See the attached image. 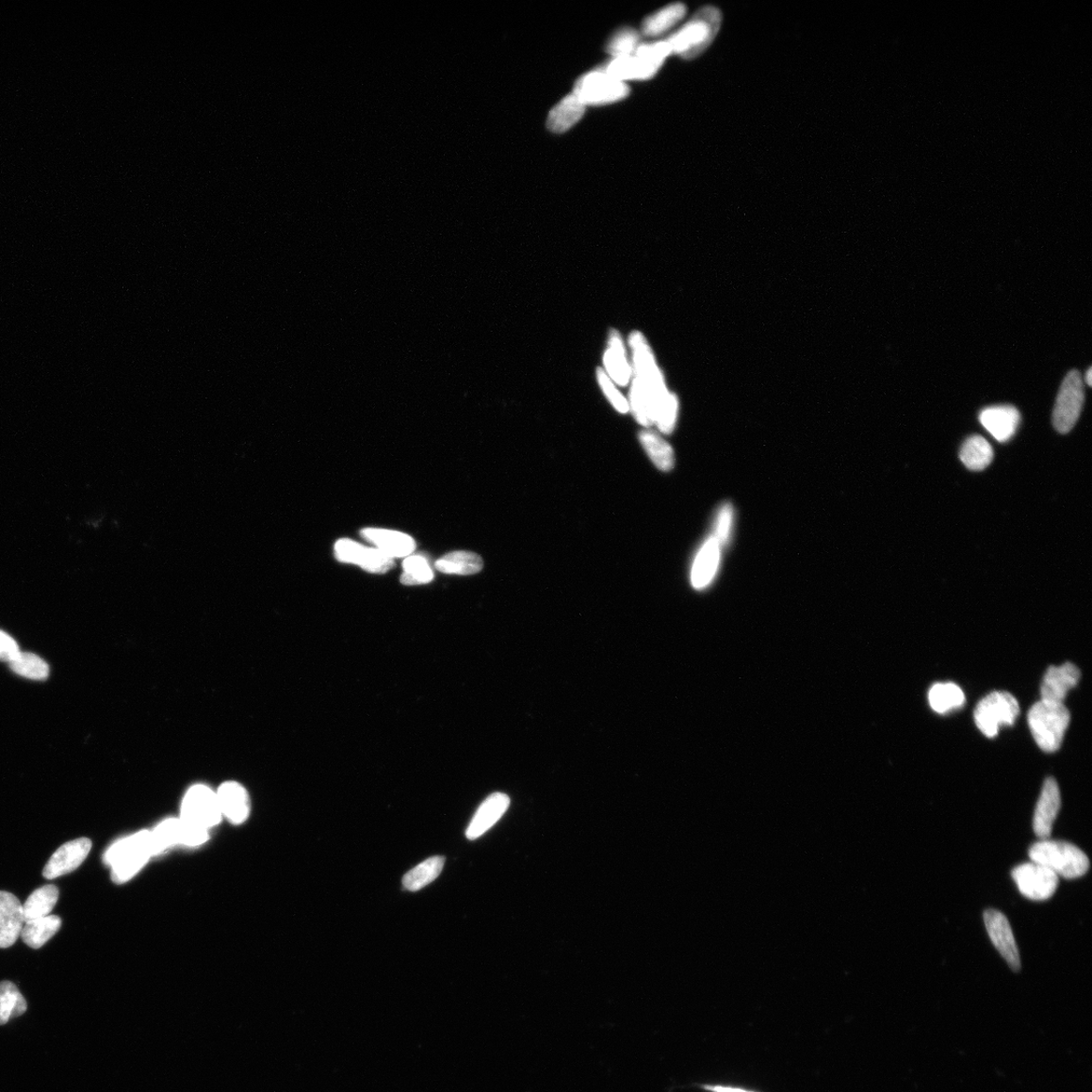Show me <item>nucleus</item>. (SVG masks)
I'll return each instance as SVG.
<instances>
[{"mask_svg":"<svg viewBox=\"0 0 1092 1092\" xmlns=\"http://www.w3.org/2000/svg\"><path fill=\"white\" fill-rule=\"evenodd\" d=\"M960 459L971 471H984L993 460V449L986 439L974 435L964 442Z\"/></svg>","mask_w":1092,"mask_h":1092,"instance_id":"nucleus-27","label":"nucleus"},{"mask_svg":"<svg viewBox=\"0 0 1092 1092\" xmlns=\"http://www.w3.org/2000/svg\"><path fill=\"white\" fill-rule=\"evenodd\" d=\"M586 106L572 93L565 96L554 108L550 110L546 121L547 129L556 134L569 131L583 118Z\"/></svg>","mask_w":1092,"mask_h":1092,"instance_id":"nucleus-21","label":"nucleus"},{"mask_svg":"<svg viewBox=\"0 0 1092 1092\" xmlns=\"http://www.w3.org/2000/svg\"><path fill=\"white\" fill-rule=\"evenodd\" d=\"M979 419L995 439L1006 442L1017 432L1020 415L1013 406H994L981 412Z\"/></svg>","mask_w":1092,"mask_h":1092,"instance_id":"nucleus-18","label":"nucleus"},{"mask_svg":"<svg viewBox=\"0 0 1092 1092\" xmlns=\"http://www.w3.org/2000/svg\"><path fill=\"white\" fill-rule=\"evenodd\" d=\"M91 847L88 838L66 842L52 855L43 870L44 878L53 880L73 872L88 858Z\"/></svg>","mask_w":1092,"mask_h":1092,"instance_id":"nucleus-12","label":"nucleus"},{"mask_svg":"<svg viewBox=\"0 0 1092 1092\" xmlns=\"http://www.w3.org/2000/svg\"><path fill=\"white\" fill-rule=\"evenodd\" d=\"M929 701L934 711L944 714L963 708L965 694L956 684H936L930 690Z\"/></svg>","mask_w":1092,"mask_h":1092,"instance_id":"nucleus-31","label":"nucleus"},{"mask_svg":"<svg viewBox=\"0 0 1092 1092\" xmlns=\"http://www.w3.org/2000/svg\"><path fill=\"white\" fill-rule=\"evenodd\" d=\"M20 652L17 642L10 635L0 630V660L9 663Z\"/></svg>","mask_w":1092,"mask_h":1092,"instance_id":"nucleus-40","label":"nucleus"},{"mask_svg":"<svg viewBox=\"0 0 1092 1092\" xmlns=\"http://www.w3.org/2000/svg\"><path fill=\"white\" fill-rule=\"evenodd\" d=\"M1081 676V670L1072 662H1066L1061 667H1050L1041 686L1042 701L1063 703L1069 690L1080 682Z\"/></svg>","mask_w":1092,"mask_h":1092,"instance_id":"nucleus-14","label":"nucleus"},{"mask_svg":"<svg viewBox=\"0 0 1092 1092\" xmlns=\"http://www.w3.org/2000/svg\"><path fill=\"white\" fill-rule=\"evenodd\" d=\"M1084 402V383L1080 371L1071 370L1064 379L1053 412L1055 430L1067 434L1081 416Z\"/></svg>","mask_w":1092,"mask_h":1092,"instance_id":"nucleus-7","label":"nucleus"},{"mask_svg":"<svg viewBox=\"0 0 1092 1092\" xmlns=\"http://www.w3.org/2000/svg\"><path fill=\"white\" fill-rule=\"evenodd\" d=\"M641 444L654 465L662 472H670L675 465V453L668 442L653 431L640 433Z\"/></svg>","mask_w":1092,"mask_h":1092,"instance_id":"nucleus-25","label":"nucleus"},{"mask_svg":"<svg viewBox=\"0 0 1092 1092\" xmlns=\"http://www.w3.org/2000/svg\"><path fill=\"white\" fill-rule=\"evenodd\" d=\"M732 523H734V507L730 503H726L718 511L714 535H712L722 546H726L729 542Z\"/></svg>","mask_w":1092,"mask_h":1092,"instance_id":"nucleus-38","label":"nucleus"},{"mask_svg":"<svg viewBox=\"0 0 1092 1092\" xmlns=\"http://www.w3.org/2000/svg\"><path fill=\"white\" fill-rule=\"evenodd\" d=\"M25 923L23 905L9 892L0 891V948L7 949L17 942Z\"/></svg>","mask_w":1092,"mask_h":1092,"instance_id":"nucleus-15","label":"nucleus"},{"mask_svg":"<svg viewBox=\"0 0 1092 1092\" xmlns=\"http://www.w3.org/2000/svg\"><path fill=\"white\" fill-rule=\"evenodd\" d=\"M510 806V798L504 793L490 795L477 810L465 832L469 840H475L486 834L501 820Z\"/></svg>","mask_w":1092,"mask_h":1092,"instance_id":"nucleus-17","label":"nucleus"},{"mask_svg":"<svg viewBox=\"0 0 1092 1092\" xmlns=\"http://www.w3.org/2000/svg\"><path fill=\"white\" fill-rule=\"evenodd\" d=\"M58 898L59 890L52 884L35 890L23 905L25 921L50 916Z\"/></svg>","mask_w":1092,"mask_h":1092,"instance_id":"nucleus-28","label":"nucleus"},{"mask_svg":"<svg viewBox=\"0 0 1092 1092\" xmlns=\"http://www.w3.org/2000/svg\"><path fill=\"white\" fill-rule=\"evenodd\" d=\"M184 824L181 819H170L161 823L151 832L152 847L155 855H159L176 845H183Z\"/></svg>","mask_w":1092,"mask_h":1092,"instance_id":"nucleus-33","label":"nucleus"},{"mask_svg":"<svg viewBox=\"0 0 1092 1092\" xmlns=\"http://www.w3.org/2000/svg\"><path fill=\"white\" fill-rule=\"evenodd\" d=\"M404 574L400 576V583L405 586H417L431 583L434 574L427 560L421 556H410L403 562Z\"/></svg>","mask_w":1092,"mask_h":1092,"instance_id":"nucleus-35","label":"nucleus"},{"mask_svg":"<svg viewBox=\"0 0 1092 1092\" xmlns=\"http://www.w3.org/2000/svg\"><path fill=\"white\" fill-rule=\"evenodd\" d=\"M1032 862L1053 871L1059 877L1077 879L1087 873L1090 863L1086 854L1070 842L1042 839L1030 850Z\"/></svg>","mask_w":1092,"mask_h":1092,"instance_id":"nucleus-3","label":"nucleus"},{"mask_svg":"<svg viewBox=\"0 0 1092 1092\" xmlns=\"http://www.w3.org/2000/svg\"><path fill=\"white\" fill-rule=\"evenodd\" d=\"M704 1088L710 1090V1091H713V1092H752V1091H746V1090H742V1089L721 1087V1086H710V1085H705Z\"/></svg>","mask_w":1092,"mask_h":1092,"instance_id":"nucleus-41","label":"nucleus"},{"mask_svg":"<svg viewBox=\"0 0 1092 1092\" xmlns=\"http://www.w3.org/2000/svg\"><path fill=\"white\" fill-rule=\"evenodd\" d=\"M984 919L991 942L999 950L1011 970L1019 972L1020 970L1019 952L1010 922L1001 911L995 909L986 910Z\"/></svg>","mask_w":1092,"mask_h":1092,"instance_id":"nucleus-11","label":"nucleus"},{"mask_svg":"<svg viewBox=\"0 0 1092 1092\" xmlns=\"http://www.w3.org/2000/svg\"><path fill=\"white\" fill-rule=\"evenodd\" d=\"M1091 377H1092V368L1090 367V368H1088V370L1086 372V383L1089 386L1092 385V383H1091L1092 378Z\"/></svg>","mask_w":1092,"mask_h":1092,"instance_id":"nucleus-42","label":"nucleus"},{"mask_svg":"<svg viewBox=\"0 0 1092 1092\" xmlns=\"http://www.w3.org/2000/svg\"><path fill=\"white\" fill-rule=\"evenodd\" d=\"M1019 892L1029 900L1043 902L1052 897L1058 888L1059 877L1053 871L1038 863L1017 866L1012 872Z\"/></svg>","mask_w":1092,"mask_h":1092,"instance_id":"nucleus-9","label":"nucleus"},{"mask_svg":"<svg viewBox=\"0 0 1092 1092\" xmlns=\"http://www.w3.org/2000/svg\"><path fill=\"white\" fill-rule=\"evenodd\" d=\"M605 364L611 377L620 385H627L630 380V367L627 361L625 345L620 335L613 331L610 338V349L605 354Z\"/></svg>","mask_w":1092,"mask_h":1092,"instance_id":"nucleus-30","label":"nucleus"},{"mask_svg":"<svg viewBox=\"0 0 1092 1092\" xmlns=\"http://www.w3.org/2000/svg\"><path fill=\"white\" fill-rule=\"evenodd\" d=\"M334 552L339 562L357 564L372 574L389 572L395 564L394 559L383 554L382 550L367 547L348 538L340 539L335 544Z\"/></svg>","mask_w":1092,"mask_h":1092,"instance_id":"nucleus-10","label":"nucleus"},{"mask_svg":"<svg viewBox=\"0 0 1092 1092\" xmlns=\"http://www.w3.org/2000/svg\"><path fill=\"white\" fill-rule=\"evenodd\" d=\"M445 856H435L413 868L403 878V886L409 891H418L430 886L442 872Z\"/></svg>","mask_w":1092,"mask_h":1092,"instance_id":"nucleus-29","label":"nucleus"},{"mask_svg":"<svg viewBox=\"0 0 1092 1092\" xmlns=\"http://www.w3.org/2000/svg\"><path fill=\"white\" fill-rule=\"evenodd\" d=\"M1061 808V794L1058 783L1052 777L1046 779L1038 804H1036L1033 827L1036 837L1048 839L1053 831V824Z\"/></svg>","mask_w":1092,"mask_h":1092,"instance_id":"nucleus-13","label":"nucleus"},{"mask_svg":"<svg viewBox=\"0 0 1092 1092\" xmlns=\"http://www.w3.org/2000/svg\"><path fill=\"white\" fill-rule=\"evenodd\" d=\"M598 381L601 388L608 399H610L613 407L622 414H627L629 411L627 400L622 396L613 385L610 377H608L601 368L597 371Z\"/></svg>","mask_w":1092,"mask_h":1092,"instance_id":"nucleus-39","label":"nucleus"},{"mask_svg":"<svg viewBox=\"0 0 1092 1092\" xmlns=\"http://www.w3.org/2000/svg\"><path fill=\"white\" fill-rule=\"evenodd\" d=\"M27 1004L15 984L10 981L0 983V1026L8 1024L10 1019L26 1012Z\"/></svg>","mask_w":1092,"mask_h":1092,"instance_id":"nucleus-32","label":"nucleus"},{"mask_svg":"<svg viewBox=\"0 0 1092 1092\" xmlns=\"http://www.w3.org/2000/svg\"><path fill=\"white\" fill-rule=\"evenodd\" d=\"M1032 736L1039 748L1047 753L1060 749L1064 735L1070 724V712L1063 703L1039 701L1028 714Z\"/></svg>","mask_w":1092,"mask_h":1092,"instance_id":"nucleus-4","label":"nucleus"},{"mask_svg":"<svg viewBox=\"0 0 1092 1092\" xmlns=\"http://www.w3.org/2000/svg\"><path fill=\"white\" fill-rule=\"evenodd\" d=\"M481 558L469 551H453L435 563L437 571L450 575H475L482 570Z\"/></svg>","mask_w":1092,"mask_h":1092,"instance_id":"nucleus-26","label":"nucleus"},{"mask_svg":"<svg viewBox=\"0 0 1092 1092\" xmlns=\"http://www.w3.org/2000/svg\"><path fill=\"white\" fill-rule=\"evenodd\" d=\"M630 90L626 82L619 81L604 71L589 73L577 82L574 94L587 106H603L625 100Z\"/></svg>","mask_w":1092,"mask_h":1092,"instance_id":"nucleus-6","label":"nucleus"},{"mask_svg":"<svg viewBox=\"0 0 1092 1092\" xmlns=\"http://www.w3.org/2000/svg\"><path fill=\"white\" fill-rule=\"evenodd\" d=\"M721 548L722 546L711 536L699 549L691 572V583L695 589L708 588L713 582L720 569Z\"/></svg>","mask_w":1092,"mask_h":1092,"instance_id":"nucleus-19","label":"nucleus"},{"mask_svg":"<svg viewBox=\"0 0 1092 1092\" xmlns=\"http://www.w3.org/2000/svg\"><path fill=\"white\" fill-rule=\"evenodd\" d=\"M220 811L233 824L243 823L251 814V797L245 788L234 781L226 782L217 792Z\"/></svg>","mask_w":1092,"mask_h":1092,"instance_id":"nucleus-16","label":"nucleus"},{"mask_svg":"<svg viewBox=\"0 0 1092 1092\" xmlns=\"http://www.w3.org/2000/svg\"><path fill=\"white\" fill-rule=\"evenodd\" d=\"M222 818L217 793L211 788L204 785L190 788L183 801L182 820L209 831Z\"/></svg>","mask_w":1092,"mask_h":1092,"instance_id":"nucleus-8","label":"nucleus"},{"mask_svg":"<svg viewBox=\"0 0 1092 1092\" xmlns=\"http://www.w3.org/2000/svg\"><path fill=\"white\" fill-rule=\"evenodd\" d=\"M152 856L155 852L151 832L142 831L110 846L104 856V862L112 869L113 881L122 884L139 872Z\"/></svg>","mask_w":1092,"mask_h":1092,"instance_id":"nucleus-2","label":"nucleus"},{"mask_svg":"<svg viewBox=\"0 0 1092 1092\" xmlns=\"http://www.w3.org/2000/svg\"><path fill=\"white\" fill-rule=\"evenodd\" d=\"M723 22L722 11L714 7H705L678 32L673 34L666 41L672 54L679 55L686 60H693L700 57L713 43Z\"/></svg>","mask_w":1092,"mask_h":1092,"instance_id":"nucleus-1","label":"nucleus"},{"mask_svg":"<svg viewBox=\"0 0 1092 1092\" xmlns=\"http://www.w3.org/2000/svg\"><path fill=\"white\" fill-rule=\"evenodd\" d=\"M1019 714L1018 700L1011 693L997 691L977 704L974 720L986 737L994 738L998 736L1001 725H1013Z\"/></svg>","mask_w":1092,"mask_h":1092,"instance_id":"nucleus-5","label":"nucleus"},{"mask_svg":"<svg viewBox=\"0 0 1092 1092\" xmlns=\"http://www.w3.org/2000/svg\"><path fill=\"white\" fill-rule=\"evenodd\" d=\"M10 669L16 674L31 680H45L49 676L48 663L31 653H22L9 662Z\"/></svg>","mask_w":1092,"mask_h":1092,"instance_id":"nucleus-34","label":"nucleus"},{"mask_svg":"<svg viewBox=\"0 0 1092 1092\" xmlns=\"http://www.w3.org/2000/svg\"><path fill=\"white\" fill-rule=\"evenodd\" d=\"M61 925L62 921L57 916H48L25 921L21 937L26 946L38 950L59 932Z\"/></svg>","mask_w":1092,"mask_h":1092,"instance_id":"nucleus-23","label":"nucleus"},{"mask_svg":"<svg viewBox=\"0 0 1092 1092\" xmlns=\"http://www.w3.org/2000/svg\"><path fill=\"white\" fill-rule=\"evenodd\" d=\"M361 533L367 542L376 546L383 554L392 559L408 558L416 548L414 539L403 532L366 529Z\"/></svg>","mask_w":1092,"mask_h":1092,"instance_id":"nucleus-20","label":"nucleus"},{"mask_svg":"<svg viewBox=\"0 0 1092 1092\" xmlns=\"http://www.w3.org/2000/svg\"><path fill=\"white\" fill-rule=\"evenodd\" d=\"M671 54L672 52L667 41H661L653 44H641L633 55L660 68Z\"/></svg>","mask_w":1092,"mask_h":1092,"instance_id":"nucleus-37","label":"nucleus"},{"mask_svg":"<svg viewBox=\"0 0 1092 1092\" xmlns=\"http://www.w3.org/2000/svg\"><path fill=\"white\" fill-rule=\"evenodd\" d=\"M659 69L644 59L632 55V57L613 59L606 66L604 72L613 78L625 82L651 79L657 74Z\"/></svg>","mask_w":1092,"mask_h":1092,"instance_id":"nucleus-22","label":"nucleus"},{"mask_svg":"<svg viewBox=\"0 0 1092 1092\" xmlns=\"http://www.w3.org/2000/svg\"><path fill=\"white\" fill-rule=\"evenodd\" d=\"M687 8L681 3L669 5L644 19L642 32L646 37L667 33L686 16Z\"/></svg>","mask_w":1092,"mask_h":1092,"instance_id":"nucleus-24","label":"nucleus"},{"mask_svg":"<svg viewBox=\"0 0 1092 1092\" xmlns=\"http://www.w3.org/2000/svg\"><path fill=\"white\" fill-rule=\"evenodd\" d=\"M640 34L631 29V27H622L617 31L610 41H608L606 51L615 58L632 57L635 50L640 44Z\"/></svg>","mask_w":1092,"mask_h":1092,"instance_id":"nucleus-36","label":"nucleus"}]
</instances>
